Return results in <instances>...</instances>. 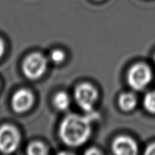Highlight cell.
Masks as SVG:
<instances>
[{
  "label": "cell",
  "mask_w": 155,
  "mask_h": 155,
  "mask_svg": "<svg viewBox=\"0 0 155 155\" xmlns=\"http://www.w3.org/2000/svg\"><path fill=\"white\" fill-rule=\"evenodd\" d=\"M91 118L77 114H70L62 120L59 135L64 144L71 147L83 145L91 134Z\"/></svg>",
  "instance_id": "obj_1"
},
{
  "label": "cell",
  "mask_w": 155,
  "mask_h": 155,
  "mask_svg": "<svg viewBox=\"0 0 155 155\" xmlns=\"http://www.w3.org/2000/svg\"><path fill=\"white\" fill-rule=\"evenodd\" d=\"M20 135L15 127L5 124L0 127V151L3 154H12L19 145Z\"/></svg>",
  "instance_id": "obj_5"
},
{
  "label": "cell",
  "mask_w": 155,
  "mask_h": 155,
  "mask_svg": "<svg viewBox=\"0 0 155 155\" xmlns=\"http://www.w3.org/2000/svg\"><path fill=\"white\" fill-rule=\"evenodd\" d=\"M152 80V72L148 65L136 64L129 71L127 81L132 89L140 91L148 86Z\"/></svg>",
  "instance_id": "obj_2"
},
{
  "label": "cell",
  "mask_w": 155,
  "mask_h": 155,
  "mask_svg": "<svg viewBox=\"0 0 155 155\" xmlns=\"http://www.w3.org/2000/svg\"><path fill=\"white\" fill-rule=\"evenodd\" d=\"M98 1H99V0H98Z\"/></svg>",
  "instance_id": "obj_17"
},
{
  "label": "cell",
  "mask_w": 155,
  "mask_h": 155,
  "mask_svg": "<svg viewBox=\"0 0 155 155\" xmlns=\"http://www.w3.org/2000/svg\"><path fill=\"white\" fill-rule=\"evenodd\" d=\"M71 100L69 95L64 92H60L55 95L53 99V104L55 108L59 110H65L69 107Z\"/></svg>",
  "instance_id": "obj_9"
},
{
  "label": "cell",
  "mask_w": 155,
  "mask_h": 155,
  "mask_svg": "<svg viewBox=\"0 0 155 155\" xmlns=\"http://www.w3.org/2000/svg\"><path fill=\"white\" fill-rule=\"evenodd\" d=\"M86 154H101V152L98 151L97 148H89L87 151H86Z\"/></svg>",
  "instance_id": "obj_14"
},
{
  "label": "cell",
  "mask_w": 155,
  "mask_h": 155,
  "mask_svg": "<svg viewBox=\"0 0 155 155\" xmlns=\"http://www.w3.org/2000/svg\"><path fill=\"white\" fill-rule=\"evenodd\" d=\"M137 98L136 95L131 92L124 93L119 98V105L123 110L130 111L136 107Z\"/></svg>",
  "instance_id": "obj_8"
},
{
  "label": "cell",
  "mask_w": 155,
  "mask_h": 155,
  "mask_svg": "<svg viewBox=\"0 0 155 155\" xmlns=\"http://www.w3.org/2000/svg\"><path fill=\"white\" fill-rule=\"evenodd\" d=\"M112 150L117 155H135L138 153V146L133 139L122 136L114 139L112 144Z\"/></svg>",
  "instance_id": "obj_7"
},
{
  "label": "cell",
  "mask_w": 155,
  "mask_h": 155,
  "mask_svg": "<svg viewBox=\"0 0 155 155\" xmlns=\"http://www.w3.org/2000/svg\"><path fill=\"white\" fill-rule=\"evenodd\" d=\"M47 59L40 53L29 54L23 62L22 69L24 75L30 80H36L44 74L47 68Z\"/></svg>",
  "instance_id": "obj_3"
},
{
  "label": "cell",
  "mask_w": 155,
  "mask_h": 155,
  "mask_svg": "<svg viewBox=\"0 0 155 155\" xmlns=\"http://www.w3.org/2000/svg\"><path fill=\"white\" fill-rule=\"evenodd\" d=\"M65 59V54L60 49H54L50 54V60L54 64H58L62 63Z\"/></svg>",
  "instance_id": "obj_12"
},
{
  "label": "cell",
  "mask_w": 155,
  "mask_h": 155,
  "mask_svg": "<svg viewBox=\"0 0 155 155\" xmlns=\"http://www.w3.org/2000/svg\"><path fill=\"white\" fill-rule=\"evenodd\" d=\"M34 98L31 92L27 89H20L12 97V108L17 113H24L31 107Z\"/></svg>",
  "instance_id": "obj_6"
},
{
  "label": "cell",
  "mask_w": 155,
  "mask_h": 155,
  "mask_svg": "<svg viewBox=\"0 0 155 155\" xmlns=\"http://www.w3.org/2000/svg\"><path fill=\"white\" fill-rule=\"evenodd\" d=\"M154 63H155V54H154Z\"/></svg>",
  "instance_id": "obj_16"
},
{
  "label": "cell",
  "mask_w": 155,
  "mask_h": 155,
  "mask_svg": "<svg viewBox=\"0 0 155 155\" xmlns=\"http://www.w3.org/2000/svg\"><path fill=\"white\" fill-rule=\"evenodd\" d=\"M143 105L147 111L155 114V91L148 92L145 95L144 97Z\"/></svg>",
  "instance_id": "obj_11"
},
{
  "label": "cell",
  "mask_w": 155,
  "mask_h": 155,
  "mask_svg": "<svg viewBox=\"0 0 155 155\" xmlns=\"http://www.w3.org/2000/svg\"><path fill=\"white\" fill-rule=\"evenodd\" d=\"M5 52V43L2 41V39H0V58L3 55Z\"/></svg>",
  "instance_id": "obj_15"
},
{
  "label": "cell",
  "mask_w": 155,
  "mask_h": 155,
  "mask_svg": "<svg viewBox=\"0 0 155 155\" xmlns=\"http://www.w3.org/2000/svg\"><path fill=\"white\" fill-rule=\"evenodd\" d=\"M74 97L80 108L87 113H92L98 98V92L92 85L83 83L76 88Z\"/></svg>",
  "instance_id": "obj_4"
},
{
  "label": "cell",
  "mask_w": 155,
  "mask_h": 155,
  "mask_svg": "<svg viewBox=\"0 0 155 155\" xmlns=\"http://www.w3.org/2000/svg\"><path fill=\"white\" fill-rule=\"evenodd\" d=\"M145 154L148 155H154L155 154V142L151 143V145L147 147L146 150L145 151Z\"/></svg>",
  "instance_id": "obj_13"
},
{
  "label": "cell",
  "mask_w": 155,
  "mask_h": 155,
  "mask_svg": "<svg viewBox=\"0 0 155 155\" xmlns=\"http://www.w3.org/2000/svg\"><path fill=\"white\" fill-rule=\"evenodd\" d=\"M27 153L30 155H45L48 153V149L41 142H32L27 147Z\"/></svg>",
  "instance_id": "obj_10"
}]
</instances>
